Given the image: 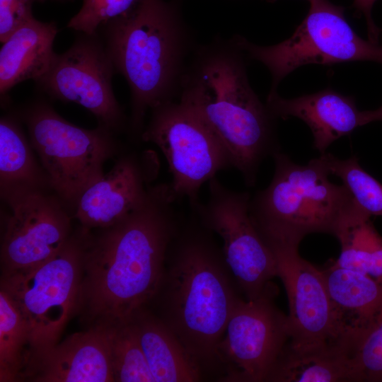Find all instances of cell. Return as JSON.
I'll return each mask as SVG.
<instances>
[{
	"instance_id": "1",
	"label": "cell",
	"mask_w": 382,
	"mask_h": 382,
	"mask_svg": "<svg viewBox=\"0 0 382 382\" xmlns=\"http://www.w3.org/2000/svg\"><path fill=\"white\" fill-rule=\"evenodd\" d=\"M178 202L169 183L150 185L143 202L118 221L94 235L82 228L84 263L78 309L90 327L127 323L152 301L185 216Z\"/></svg>"
},
{
	"instance_id": "2",
	"label": "cell",
	"mask_w": 382,
	"mask_h": 382,
	"mask_svg": "<svg viewBox=\"0 0 382 382\" xmlns=\"http://www.w3.org/2000/svg\"><path fill=\"white\" fill-rule=\"evenodd\" d=\"M213 236L190 209L170 245L154 296L160 302L158 317L201 369L216 361L219 345L241 299Z\"/></svg>"
},
{
	"instance_id": "3",
	"label": "cell",
	"mask_w": 382,
	"mask_h": 382,
	"mask_svg": "<svg viewBox=\"0 0 382 382\" xmlns=\"http://www.w3.org/2000/svg\"><path fill=\"white\" fill-rule=\"evenodd\" d=\"M244 52L234 37H216L197 47L178 100L211 128L230 155L233 167L253 186L260 163L278 149L274 120L251 88Z\"/></svg>"
},
{
	"instance_id": "4",
	"label": "cell",
	"mask_w": 382,
	"mask_h": 382,
	"mask_svg": "<svg viewBox=\"0 0 382 382\" xmlns=\"http://www.w3.org/2000/svg\"><path fill=\"white\" fill-rule=\"evenodd\" d=\"M116 73L131 95L129 127L139 138L153 108L179 98L181 83L197 48L178 7L166 0H137L97 31Z\"/></svg>"
},
{
	"instance_id": "5",
	"label": "cell",
	"mask_w": 382,
	"mask_h": 382,
	"mask_svg": "<svg viewBox=\"0 0 382 382\" xmlns=\"http://www.w3.org/2000/svg\"><path fill=\"white\" fill-rule=\"evenodd\" d=\"M270 185L250 197L253 221L267 245L299 243L311 233H333L341 214L352 197L342 185L328 179L319 158L306 165L294 163L277 150Z\"/></svg>"
},
{
	"instance_id": "6",
	"label": "cell",
	"mask_w": 382,
	"mask_h": 382,
	"mask_svg": "<svg viewBox=\"0 0 382 382\" xmlns=\"http://www.w3.org/2000/svg\"><path fill=\"white\" fill-rule=\"evenodd\" d=\"M22 117L51 188L74 211L83 191L105 173V163L117 154L115 134L100 126H76L42 100L28 105Z\"/></svg>"
},
{
	"instance_id": "7",
	"label": "cell",
	"mask_w": 382,
	"mask_h": 382,
	"mask_svg": "<svg viewBox=\"0 0 382 382\" xmlns=\"http://www.w3.org/2000/svg\"><path fill=\"white\" fill-rule=\"evenodd\" d=\"M84 248L81 228L45 262L28 270L1 273V289L14 301L30 328L29 361L59 342L66 323L78 309Z\"/></svg>"
},
{
	"instance_id": "8",
	"label": "cell",
	"mask_w": 382,
	"mask_h": 382,
	"mask_svg": "<svg viewBox=\"0 0 382 382\" xmlns=\"http://www.w3.org/2000/svg\"><path fill=\"white\" fill-rule=\"evenodd\" d=\"M310 8L293 35L278 44L261 46L241 36L234 38L244 53L263 64L272 75L269 93L296 68L309 64L352 61L382 64V47L360 37L347 23L344 8L328 0H308Z\"/></svg>"
},
{
	"instance_id": "9",
	"label": "cell",
	"mask_w": 382,
	"mask_h": 382,
	"mask_svg": "<svg viewBox=\"0 0 382 382\" xmlns=\"http://www.w3.org/2000/svg\"><path fill=\"white\" fill-rule=\"evenodd\" d=\"M141 140L161 150L171 175L169 183L178 202L199 201L202 185L224 170L233 168L228 151L206 122L190 107L173 100L150 111Z\"/></svg>"
},
{
	"instance_id": "10",
	"label": "cell",
	"mask_w": 382,
	"mask_h": 382,
	"mask_svg": "<svg viewBox=\"0 0 382 382\" xmlns=\"http://www.w3.org/2000/svg\"><path fill=\"white\" fill-rule=\"evenodd\" d=\"M209 197L190 206L199 221L222 240L225 261L246 300L274 286V255L255 226L250 212V195L224 185L216 177L208 182Z\"/></svg>"
},
{
	"instance_id": "11",
	"label": "cell",
	"mask_w": 382,
	"mask_h": 382,
	"mask_svg": "<svg viewBox=\"0 0 382 382\" xmlns=\"http://www.w3.org/2000/svg\"><path fill=\"white\" fill-rule=\"evenodd\" d=\"M115 74L99 35L80 33L66 52L56 53L48 70L35 82L51 98L83 107L98 126L115 134L127 122L112 90Z\"/></svg>"
},
{
	"instance_id": "12",
	"label": "cell",
	"mask_w": 382,
	"mask_h": 382,
	"mask_svg": "<svg viewBox=\"0 0 382 382\" xmlns=\"http://www.w3.org/2000/svg\"><path fill=\"white\" fill-rule=\"evenodd\" d=\"M275 288L253 300L241 299L219 345L224 381L262 382L289 341L287 316L274 305Z\"/></svg>"
},
{
	"instance_id": "13",
	"label": "cell",
	"mask_w": 382,
	"mask_h": 382,
	"mask_svg": "<svg viewBox=\"0 0 382 382\" xmlns=\"http://www.w3.org/2000/svg\"><path fill=\"white\" fill-rule=\"evenodd\" d=\"M9 214L1 247V273L36 267L57 254L72 237L69 209L46 190L4 199Z\"/></svg>"
},
{
	"instance_id": "14",
	"label": "cell",
	"mask_w": 382,
	"mask_h": 382,
	"mask_svg": "<svg viewBox=\"0 0 382 382\" xmlns=\"http://www.w3.org/2000/svg\"><path fill=\"white\" fill-rule=\"evenodd\" d=\"M299 243H272L279 277L286 291L289 341L295 351L338 347L335 342L329 294L323 273L299 254Z\"/></svg>"
},
{
	"instance_id": "15",
	"label": "cell",
	"mask_w": 382,
	"mask_h": 382,
	"mask_svg": "<svg viewBox=\"0 0 382 382\" xmlns=\"http://www.w3.org/2000/svg\"><path fill=\"white\" fill-rule=\"evenodd\" d=\"M158 172L159 161L152 151L120 156L109 172L81 195L75 217L86 230L115 224L143 202Z\"/></svg>"
},
{
	"instance_id": "16",
	"label": "cell",
	"mask_w": 382,
	"mask_h": 382,
	"mask_svg": "<svg viewBox=\"0 0 382 382\" xmlns=\"http://www.w3.org/2000/svg\"><path fill=\"white\" fill-rule=\"evenodd\" d=\"M23 380L113 382L108 328L91 326L33 357L26 367Z\"/></svg>"
},
{
	"instance_id": "17",
	"label": "cell",
	"mask_w": 382,
	"mask_h": 382,
	"mask_svg": "<svg viewBox=\"0 0 382 382\" xmlns=\"http://www.w3.org/2000/svg\"><path fill=\"white\" fill-rule=\"evenodd\" d=\"M323 273L336 344L351 357L382 313V284L367 274L332 265Z\"/></svg>"
},
{
	"instance_id": "18",
	"label": "cell",
	"mask_w": 382,
	"mask_h": 382,
	"mask_svg": "<svg viewBox=\"0 0 382 382\" xmlns=\"http://www.w3.org/2000/svg\"><path fill=\"white\" fill-rule=\"evenodd\" d=\"M266 105L276 119L295 117L311 129L313 146L321 154L339 138L361 126V111L354 100L330 89L292 99L269 93Z\"/></svg>"
},
{
	"instance_id": "19",
	"label": "cell",
	"mask_w": 382,
	"mask_h": 382,
	"mask_svg": "<svg viewBox=\"0 0 382 382\" xmlns=\"http://www.w3.org/2000/svg\"><path fill=\"white\" fill-rule=\"evenodd\" d=\"M58 29L54 21L34 17L16 29L0 50L1 97L24 81L37 80L50 68L56 54L53 44Z\"/></svg>"
},
{
	"instance_id": "20",
	"label": "cell",
	"mask_w": 382,
	"mask_h": 382,
	"mask_svg": "<svg viewBox=\"0 0 382 382\" xmlns=\"http://www.w3.org/2000/svg\"><path fill=\"white\" fill-rule=\"evenodd\" d=\"M155 382H194L202 369L168 326L146 308L130 320Z\"/></svg>"
},
{
	"instance_id": "21",
	"label": "cell",
	"mask_w": 382,
	"mask_h": 382,
	"mask_svg": "<svg viewBox=\"0 0 382 382\" xmlns=\"http://www.w3.org/2000/svg\"><path fill=\"white\" fill-rule=\"evenodd\" d=\"M355 203L350 204L336 223L333 235L341 245L332 265L369 275L382 284V237Z\"/></svg>"
},
{
	"instance_id": "22",
	"label": "cell",
	"mask_w": 382,
	"mask_h": 382,
	"mask_svg": "<svg viewBox=\"0 0 382 382\" xmlns=\"http://www.w3.org/2000/svg\"><path fill=\"white\" fill-rule=\"evenodd\" d=\"M0 184L3 199L18 192L51 187L18 123L11 117L0 120Z\"/></svg>"
},
{
	"instance_id": "23",
	"label": "cell",
	"mask_w": 382,
	"mask_h": 382,
	"mask_svg": "<svg viewBox=\"0 0 382 382\" xmlns=\"http://www.w3.org/2000/svg\"><path fill=\"white\" fill-rule=\"evenodd\" d=\"M266 381L344 382L355 376L351 357L340 347L300 352L286 345Z\"/></svg>"
},
{
	"instance_id": "24",
	"label": "cell",
	"mask_w": 382,
	"mask_h": 382,
	"mask_svg": "<svg viewBox=\"0 0 382 382\" xmlns=\"http://www.w3.org/2000/svg\"><path fill=\"white\" fill-rule=\"evenodd\" d=\"M28 324L20 310L0 289V381H23L31 355Z\"/></svg>"
},
{
	"instance_id": "25",
	"label": "cell",
	"mask_w": 382,
	"mask_h": 382,
	"mask_svg": "<svg viewBox=\"0 0 382 382\" xmlns=\"http://www.w3.org/2000/svg\"><path fill=\"white\" fill-rule=\"evenodd\" d=\"M107 328L114 381L155 382L131 320Z\"/></svg>"
},
{
	"instance_id": "26",
	"label": "cell",
	"mask_w": 382,
	"mask_h": 382,
	"mask_svg": "<svg viewBox=\"0 0 382 382\" xmlns=\"http://www.w3.org/2000/svg\"><path fill=\"white\" fill-rule=\"evenodd\" d=\"M320 158L330 175L342 180L364 212L369 216H382V184L362 168L356 156L342 160L325 153Z\"/></svg>"
},
{
	"instance_id": "27",
	"label": "cell",
	"mask_w": 382,
	"mask_h": 382,
	"mask_svg": "<svg viewBox=\"0 0 382 382\" xmlns=\"http://www.w3.org/2000/svg\"><path fill=\"white\" fill-rule=\"evenodd\" d=\"M355 381H382V313L352 357Z\"/></svg>"
},
{
	"instance_id": "28",
	"label": "cell",
	"mask_w": 382,
	"mask_h": 382,
	"mask_svg": "<svg viewBox=\"0 0 382 382\" xmlns=\"http://www.w3.org/2000/svg\"><path fill=\"white\" fill-rule=\"evenodd\" d=\"M137 0H83L80 10L67 27L79 33L93 35L108 21L129 10Z\"/></svg>"
},
{
	"instance_id": "29",
	"label": "cell",
	"mask_w": 382,
	"mask_h": 382,
	"mask_svg": "<svg viewBox=\"0 0 382 382\" xmlns=\"http://www.w3.org/2000/svg\"><path fill=\"white\" fill-rule=\"evenodd\" d=\"M35 0H0V41L3 43L16 29L34 16Z\"/></svg>"
},
{
	"instance_id": "30",
	"label": "cell",
	"mask_w": 382,
	"mask_h": 382,
	"mask_svg": "<svg viewBox=\"0 0 382 382\" xmlns=\"http://www.w3.org/2000/svg\"><path fill=\"white\" fill-rule=\"evenodd\" d=\"M377 0H353L354 7L364 14L368 27L369 41L377 44L379 30L374 24L371 11L374 3Z\"/></svg>"
},
{
	"instance_id": "31",
	"label": "cell",
	"mask_w": 382,
	"mask_h": 382,
	"mask_svg": "<svg viewBox=\"0 0 382 382\" xmlns=\"http://www.w3.org/2000/svg\"><path fill=\"white\" fill-rule=\"evenodd\" d=\"M376 121H382V105L374 110L361 111V126Z\"/></svg>"
},
{
	"instance_id": "32",
	"label": "cell",
	"mask_w": 382,
	"mask_h": 382,
	"mask_svg": "<svg viewBox=\"0 0 382 382\" xmlns=\"http://www.w3.org/2000/svg\"><path fill=\"white\" fill-rule=\"evenodd\" d=\"M35 1H38V2H43V1H46V0H35ZM58 1H59V0H58Z\"/></svg>"
},
{
	"instance_id": "33",
	"label": "cell",
	"mask_w": 382,
	"mask_h": 382,
	"mask_svg": "<svg viewBox=\"0 0 382 382\" xmlns=\"http://www.w3.org/2000/svg\"><path fill=\"white\" fill-rule=\"evenodd\" d=\"M381 47H382V46H381Z\"/></svg>"
}]
</instances>
